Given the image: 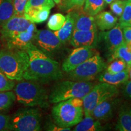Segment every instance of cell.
Instances as JSON below:
<instances>
[{"mask_svg":"<svg viewBox=\"0 0 131 131\" xmlns=\"http://www.w3.org/2000/svg\"><path fill=\"white\" fill-rule=\"evenodd\" d=\"M25 50L29 56V65L23 76L24 80L45 83L63 78V70L58 62L46 55L33 43Z\"/></svg>","mask_w":131,"mask_h":131,"instance_id":"1","label":"cell"},{"mask_svg":"<svg viewBox=\"0 0 131 131\" xmlns=\"http://www.w3.org/2000/svg\"><path fill=\"white\" fill-rule=\"evenodd\" d=\"M23 80L14 87L16 100L26 107H48L49 95L46 89L38 81Z\"/></svg>","mask_w":131,"mask_h":131,"instance_id":"2","label":"cell"},{"mask_svg":"<svg viewBox=\"0 0 131 131\" xmlns=\"http://www.w3.org/2000/svg\"><path fill=\"white\" fill-rule=\"evenodd\" d=\"M52 115L54 123L61 127L70 128L77 125L84 116L83 99L73 98L55 103Z\"/></svg>","mask_w":131,"mask_h":131,"instance_id":"3","label":"cell"},{"mask_svg":"<svg viewBox=\"0 0 131 131\" xmlns=\"http://www.w3.org/2000/svg\"><path fill=\"white\" fill-rule=\"evenodd\" d=\"M28 65L29 56L26 50L7 48L0 51V70L10 79H23Z\"/></svg>","mask_w":131,"mask_h":131,"instance_id":"4","label":"cell"},{"mask_svg":"<svg viewBox=\"0 0 131 131\" xmlns=\"http://www.w3.org/2000/svg\"><path fill=\"white\" fill-rule=\"evenodd\" d=\"M94 86L95 83L92 81H60L52 88L49 95V102L55 104L73 98L83 99Z\"/></svg>","mask_w":131,"mask_h":131,"instance_id":"5","label":"cell"},{"mask_svg":"<svg viewBox=\"0 0 131 131\" xmlns=\"http://www.w3.org/2000/svg\"><path fill=\"white\" fill-rule=\"evenodd\" d=\"M41 114L37 108L20 109L10 117L9 130H41Z\"/></svg>","mask_w":131,"mask_h":131,"instance_id":"6","label":"cell"},{"mask_svg":"<svg viewBox=\"0 0 131 131\" xmlns=\"http://www.w3.org/2000/svg\"><path fill=\"white\" fill-rule=\"evenodd\" d=\"M119 91L117 86L100 82L92 88L83 98L84 116H91L94 109L103 101L108 98L118 95Z\"/></svg>","mask_w":131,"mask_h":131,"instance_id":"7","label":"cell"},{"mask_svg":"<svg viewBox=\"0 0 131 131\" xmlns=\"http://www.w3.org/2000/svg\"><path fill=\"white\" fill-rule=\"evenodd\" d=\"M106 68V63L96 52L94 56L88 59L68 73L69 77L73 80L91 81L95 79Z\"/></svg>","mask_w":131,"mask_h":131,"instance_id":"8","label":"cell"},{"mask_svg":"<svg viewBox=\"0 0 131 131\" xmlns=\"http://www.w3.org/2000/svg\"><path fill=\"white\" fill-rule=\"evenodd\" d=\"M33 45L52 58L60 52L63 44L54 32L49 30H40L36 33Z\"/></svg>","mask_w":131,"mask_h":131,"instance_id":"9","label":"cell"},{"mask_svg":"<svg viewBox=\"0 0 131 131\" xmlns=\"http://www.w3.org/2000/svg\"><path fill=\"white\" fill-rule=\"evenodd\" d=\"M96 53L94 49L83 47H76L64 61L61 69L64 72H70L88 59L94 56Z\"/></svg>","mask_w":131,"mask_h":131,"instance_id":"10","label":"cell"},{"mask_svg":"<svg viewBox=\"0 0 131 131\" xmlns=\"http://www.w3.org/2000/svg\"><path fill=\"white\" fill-rule=\"evenodd\" d=\"M98 40L103 41L107 52L111 55L118 47L125 42L122 28L118 23L115 27L107 31H101L98 35Z\"/></svg>","mask_w":131,"mask_h":131,"instance_id":"11","label":"cell"},{"mask_svg":"<svg viewBox=\"0 0 131 131\" xmlns=\"http://www.w3.org/2000/svg\"><path fill=\"white\" fill-rule=\"evenodd\" d=\"M121 104V99L118 95L108 98L98 104L91 113V116L99 121L111 118Z\"/></svg>","mask_w":131,"mask_h":131,"instance_id":"12","label":"cell"},{"mask_svg":"<svg viewBox=\"0 0 131 131\" xmlns=\"http://www.w3.org/2000/svg\"><path fill=\"white\" fill-rule=\"evenodd\" d=\"M37 30L35 24L32 23L26 30L6 40L7 48L25 50L30 44L33 43Z\"/></svg>","mask_w":131,"mask_h":131,"instance_id":"13","label":"cell"},{"mask_svg":"<svg viewBox=\"0 0 131 131\" xmlns=\"http://www.w3.org/2000/svg\"><path fill=\"white\" fill-rule=\"evenodd\" d=\"M31 23L32 22L27 20L23 15H15L2 25L0 31L2 38L6 41L9 38L26 30Z\"/></svg>","mask_w":131,"mask_h":131,"instance_id":"14","label":"cell"},{"mask_svg":"<svg viewBox=\"0 0 131 131\" xmlns=\"http://www.w3.org/2000/svg\"><path fill=\"white\" fill-rule=\"evenodd\" d=\"M70 43L75 47H89L95 49L98 42V30L84 31L73 30Z\"/></svg>","mask_w":131,"mask_h":131,"instance_id":"15","label":"cell"},{"mask_svg":"<svg viewBox=\"0 0 131 131\" xmlns=\"http://www.w3.org/2000/svg\"><path fill=\"white\" fill-rule=\"evenodd\" d=\"M75 8L70 10L74 22V30L91 31L98 30L95 17L87 14L81 9Z\"/></svg>","mask_w":131,"mask_h":131,"instance_id":"16","label":"cell"},{"mask_svg":"<svg viewBox=\"0 0 131 131\" xmlns=\"http://www.w3.org/2000/svg\"><path fill=\"white\" fill-rule=\"evenodd\" d=\"M98 75V79L100 82L106 83L117 87L124 84L129 79L127 68L117 73H111L107 71H103Z\"/></svg>","mask_w":131,"mask_h":131,"instance_id":"17","label":"cell"},{"mask_svg":"<svg viewBox=\"0 0 131 131\" xmlns=\"http://www.w3.org/2000/svg\"><path fill=\"white\" fill-rule=\"evenodd\" d=\"M115 129L119 131H131V105L125 103L120 106Z\"/></svg>","mask_w":131,"mask_h":131,"instance_id":"18","label":"cell"},{"mask_svg":"<svg viewBox=\"0 0 131 131\" xmlns=\"http://www.w3.org/2000/svg\"><path fill=\"white\" fill-rule=\"evenodd\" d=\"M97 28L101 31H105L113 28L118 23V18L108 11H101L95 17Z\"/></svg>","mask_w":131,"mask_h":131,"instance_id":"19","label":"cell"},{"mask_svg":"<svg viewBox=\"0 0 131 131\" xmlns=\"http://www.w3.org/2000/svg\"><path fill=\"white\" fill-rule=\"evenodd\" d=\"M73 30H74L73 18L71 13L69 12L66 16V21L63 26L54 33L62 43L65 45L70 41Z\"/></svg>","mask_w":131,"mask_h":131,"instance_id":"20","label":"cell"},{"mask_svg":"<svg viewBox=\"0 0 131 131\" xmlns=\"http://www.w3.org/2000/svg\"><path fill=\"white\" fill-rule=\"evenodd\" d=\"M106 130L100 121L95 119L92 116H85L77 124L75 131H102Z\"/></svg>","mask_w":131,"mask_h":131,"instance_id":"21","label":"cell"},{"mask_svg":"<svg viewBox=\"0 0 131 131\" xmlns=\"http://www.w3.org/2000/svg\"><path fill=\"white\" fill-rule=\"evenodd\" d=\"M50 12L49 8H34L24 12L23 16L34 23H41L47 20Z\"/></svg>","mask_w":131,"mask_h":131,"instance_id":"22","label":"cell"},{"mask_svg":"<svg viewBox=\"0 0 131 131\" xmlns=\"http://www.w3.org/2000/svg\"><path fill=\"white\" fill-rule=\"evenodd\" d=\"M14 15L12 0H0V24L3 25Z\"/></svg>","mask_w":131,"mask_h":131,"instance_id":"23","label":"cell"},{"mask_svg":"<svg viewBox=\"0 0 131 131\" xmlns=\"http://www.w3.org/2000/svg\"><path fill=\"white\" fill-rule=\"evenodd\" d=\"M107 3L104 0H86L83 10L91 16H95L104 9Z\"/></svg>","mask_w":131,"mask_h":131,"instance_id":"24","label":"cell"},{"mask_svg":"<svg viewBox=\"0 0 131 131\" xmlns=\"http://www.w3.org/2000/svg\"><path fill=\"white\" fill-rule=\"evenodd\" d=\"M120 59L126 63L127 66L131 65V49L125 42L115 50L111 55L110 61L114 59Z\"/></svg>","mask_w":131,"mask_h":131,"instance_id":"25","label":"cell"},{"mask_svg":"<svg viewBox=\"0 0 131 131\" xmlns=\"http://www.w3.org/2000/svg\"><path fill=\"white\" fill-rule=\"evenodd\" d=\"M15 100V95L12 91H0V111L9 109Z\"/></svg>","mask_w":131,"mask_h":131,"instance_id":"26","label":"cell"},{"mask_svg":"<svg viewBox=\"0 0 131 131\" xmlns=\"http://www.w3.org/2000/svg\"><path fill=\"white\" fill-rule=\"evenodd\" d=\"M66 21V16L60 13H57L49 18L47 26L49 29L56 31L63 26Z\"/></svg>","mask_w":131,"mask_h":131,"instance_id":"27","label":"cell"},{"mask_svg":"<svg viewBox=\"0 0 131 131\" xmlns=\"http://www.w3.org/2000/svg\"><path fill=\"white\" fill-rule=\"evenodd\" d=\"M55 6V3L53 0H28L24 12L34 8H49L51 9Z\"/></svg>","mask_w":131,"mask_h":131,"instance_id":"28","label":"cell"},{"mask_svg":"<svg viewBox=\"0 0 131 131\" xmlns=\"http://www.w3.org/2000/svg\"><path fill=\"white\" fill-rule=\"evenodd\" d=\"M119 17L118 24L121 27L131 26V0H126L123 12Z\"/></svg>","mask_w":131,"mask_h":131,"instance_id":"29","label":"cell"},{"mask_svg":"<svg viewBox=\"0 0 131 131\" xmlns=\"http://www.w3.org/2000/svg\"><path fill=\"white\" fill-rule=\"evenodd\" d=\"M126 63L120 59H114L107 66V71L111 73H117L127 69Z\"/></svg>","mask_w":131,"mask_h":131,"instance_id":"30","label":"cell"},{"mask_svg":"<svg viewBox=\"0 0 131 131\" xmlns=\"http://www.w3.org/2000/svg\"><path fill=\"white\" fill-rule=\"evenodd\" d=\"M15 83L0 70V91H9L14 88Z\"/></svg>","mask_w":131,"mask_h":131,"instance_id":"31","label":"cell"},{"mask_svg":"<svg viewBox=\"0 0 131 131\" xmlns=\"http://www.w3.org/2000/svg\"><path fill=\"white\" fill-rule=\"evenodd\" d=\"M126 0H115L110 3V9L113 14L120 16L123 12Z\"/></svg>","mask_w":131,"mask_h":131,"instance_id":"32","label":"cell"},{"mask_svg":"<svg viewBox=\"0 0 131 131\" xmlns=\"http://www.w3.org/2000/svg\"><path fill=\"white\" fill-rule=\"evenodd\" d=\"M28 0H12L14 5L15 15H23L25 11L26 5Z\"/></svg>","mask_w":131,"mask_h":131,"instance_id":"33","label":"cell"},{"mask_svg":"<svg viewBox=\"0 0 131 131\" xmlns=\"http://www.w3.org/2000/svg\"><path fill=\"white\" fill-rule=\"evenodd\" d=\"M86 0H66L64 8L67 10L75 9V8L82 7L84 5Z\"/></svg>","mask_w":131,"mask_h":131,"instance_id":"34","label":"cell"},{"mask_svg":"<svg viewBox=\"0 0 131 131\" xmlns=\"http://www.w3.org/2000/svg\"><path fill=\"white\" fill-rule=\"evenodd\" d=\"M10 118L9 115L0 114V131L9 130Z\"/></svg>","mask_w":131,"mask_h":131,"instance_id":"35","label":"cell"},{"mask_svg":"<svg viewBox=\"0 0 131 131\" xmlns=\"http://www.w3.org/2000/svg\"><path fill=\"white\" fill-rule=\"evenodd\" d=\"M122 93L124 97L131 101V80H128L123 84Z\"/></svg>","mask_w":131,"mask_h":131,"instance_id":"36","label":"cell"},{"mask_svg":"<svg viewBox=\"0 0 131 131\" xmlns=\"http://www.w3.org/2000/svg\"><path fill=\"white\" fill-rule=\"evenodd\" d=\"M45 129L46 130L50 131H70L71 129L69 127L68 128H64V127H61L55 124V123H52L51 122H49L47 123L46 125L45 126Z\"/></svg>","mask_w":131,"mask_h":131,"instance_id":"37","label":"cell"},{"mask_svg":"<svg viewBox=\"0 0 131 131\" xmlns=\"http://www.w3.org/2000/svg\"><path fill=\"white\" fill-rule=\"evenodd\" d=\"M124 40L126 43H131V26L122 27Z\"/></svg>","mask_w":131,"mask_h":131,"instance_id":"38","label":"cell"},{"mask_svg":"<svg viewBox=\"0 0 131 131\" xmlns=\"http://www.w3.org/2000/svg\"><path fill=\"white\" fill-rule=\"evenodd\" d=\"M127 70H128L129 78V79L131 80V65L129 66H127Z\"/></svg>","mask_w":131,"mask_h":131,"instance_id":"39","label":"cell"},{"mask_svg":"<svg viewBox=\"0 0 131 131\" xmlns=\"http://www.w3.org/2000/svg\"><path fill=\"white\" fill-rule=\"evenodd\" d=\"M53 1L57 4H60L61 3V0H53Z\"/></svg>","mask_w":131,"mask_h":131,"instance_id":"40","label":"cell"},{"mask_svg":"<svg viewBox=\"0 0 131 131\" xmlns=\"http://www.w3.org/2000/svg\"><path fill=\"white\" fill-rule=\"evenodd\" d=\"M104 1H106V3H107V4H110L111 3H112V1H115V0H104Z\"/></svg>","mask_w":131,"mask_h":131,"instance_id":"41","label":"cell"}]
</instances>
